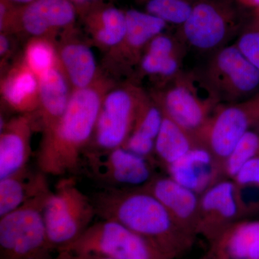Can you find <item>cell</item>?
Wrapping results in <instances>:
<instances>
[{"label":"cell","instance_id":"cell-1","mask_svg":"<svg viewBox=\"0 0 259 259\" xmlns=\"http://www.w3.org/2000/svg\"><path fill=\"white\" fill-rule=\"evenodd\" d=\"M116 83L103 71L88 88L72 92L57 125L42 135L36 154L37 169L54 177L72 176L79 171L93 140L104 97Z\"/></svg>","mask_w":259,"mask_h":259},{"label":"cell","instance_id":"cell-2","mask_svg":"<svg viewBox=\"0 0 259 259\" xmlns=\"http://www.w3.org/2000/svg\"><path fill=\"white\" fill-rule=\"evenodd\" d=\"M90 197L97 217L120 223L171 259L193 243L194 236L181 228L163 204L144 189L103 187Z\"/></svg>","mask_w":259,"mask_h":259},{"label":"cell","instance_id":"cell-3","mask_svg":"<svg viewBox=\"0 0 259 259\" xmlns=\"http://www.w3.org/2000/svg\"><path fill=\"white\" fill-rule=\"evenodd\" d=\"M245 11L236 0H197L176 34L187 49L209 56L236 38L248 18Z\"/></svg>","mask_w":259,"mask_h":259},{"label":"cell","instance_id":"cell-4","mask_svg":"<svg viewBox=\"0 0 259 259\" xmlns=\"http://www.w3.org/2000/svg\"><path fill=\"white\" fill-rule=\"evenodd\" d=\"M51 189L0 218V259H54L44 208Z\"/></svg>","mask_w":259,"mask_h":259},{"label":"cell","instance_id":"cell-5","mask_svg":"<svg viewBox=\"0 0 259 259\" xmlns=\"http://www.w3.org/2000/svg\"><path fill=\"white\" fill-rule=\"evenodd\" d=\"M96 216L91 197L80 190L74 177L59 180L44 208L48 237L56 253L79 238Z\"/></svg>","mask_w":259,"mask_h":259},{"label":"cell","instance_id":"cell-6","mask_svg":"<svg viewBox=\"0 0 259 259\" xmlns=\"http://www.w3.org/2000/svg\"><path fill=\"white\" fill-rule=\"evenodd\" d=\"M196 71L218 104L247 101L259 92L258 70L234 44L213 53Z\"/></svg>","mask_w":259,"mask_h":259},{"label":"cell","instance_id":"cell-7","mask_svg":"<svg viewBox=\"0 0 259 259\" xmlns=\"http://www.w3.org/2000/svg\"><path fill=\"white\" fill-rule=\"evenodd\" d=\"M148 93L139 83H117L104 97L88 151L104 152L122 147L134 130L136 116Z\"/></svg>","mask_w":259,"mask_h":259},{"label":"cell","instance_id":"cell-8","mask_svg":"<svg viewBox=\"0 0 259 259\" xmlns=\"http://www.w3.org/2000/svg\"><path fill=\"white\" fill-rule=\"evenodd\" d=\"M149 93L163 115L194 136L219 105L196 71L184 70L170 82L153 88Z\"/></svg>","mask_w":259,"mask_h":259},{"label":"cell","instance_id":"cell-9","mask_svg":"<svg viewBox=\"0 0 259 259\" xmlns=\"http://www.w3.org/2000/svg\"><path fill=\"white\" fill-rule=\"evenodd\" d=\"M60 251L76 256L98 255L111 259H171L137 233L108 220L93 223L76 241L58 252Z\"/></svg>","mask_w":259,"mask_h":259},{"label":"cell","instance_id":"cell-10","mask_svg":"<svg viewBox=\"0 0 259 259\" xmlns=\"http://www.w3.org/2000/svg\"><path fill=\"white\" fill-rule=\"evenodd\" d=\"M83 163L90 176L104 187L140 188L156 175L152 161L123 147L104 152L87 151Z\"/></svg>","mask_w":259,"mask_h":259},{"label":"cell","instance_id":"cell-11","mask_svg":"<svg viewBox=\"0 0 259 259\" xmlns=\"http://www.w3.org/2000/svg\"><path fill=\"white\" fill-rule=\"evenodd\" d=\"M258 121L247 101L219 104L194 136L224 164L243 135Z\"/></svg>","mask_w":259,"mask_h":259},{"label":"cell","instance_id":"cell-12","mask_svg":"<svg viewBox=\"0 0 259 259\" xmlns=\"http://www.w3.org/2000/svg\"><path fill=\"white\" fill-rule=\"evenodd\" d=\"M126 32L118 47L105 55V73L112 76H131L135 71L143 53L151 40L166 32L168 24L141 10H125Z\"/></svg>","mask_w":259,"mask_h":259},{"label":"cell","instance_id":"cell-13","mask_svg":"<svg viewBox=\"0 0 259 259\" xmlns=\"http://www.w3.org/2000/svg\"><path fill=\"white\" fill-rule=\"evenodd\" d=\"M78 17L69 0H35L18 7L8 33L28 39L44 37L56 42L64 32L76 28Z\"/></svg>","mask_w":259,"mask_h":259},{"label":"cell","instance_id":"cell-14","mask_svg":"<svg viewBox=\"0 0 259 259\" xmlns=\"http://www.w3.org/2000/svg\"><path fill=\"white\" fill-rule=\"evenodd\" d=\"M245 219L236 184L222 179L199 195L196 234L214 241L232 225Z\"/></svg>","mask_w":259,"mask_h":259},{"label":"cell","instance_id":"cell-15","mask_svg":"<svg viewBox=\"0 0 259 259\" xmlns=\"http://www.w3.org/2000/svg\"><path fill=\"white\" fill-rule=\"evenodd\" d=\"M187 47L176 33L162 32L151 40L143 53L134 77H147L153 88H159L170 82L183 69Z\"/></svg>","mask_w":259,"mask_h":259},{"label":"cell","instance_id":"cell-16","mask_svg":"<svg viewBox=\"0 0 259 259\" xmlns=\"http://www.w3.org/2000/svg\"><path fill=\"white\" fill-rule=\"evenodd\" d=\"M37 128L40 131L35 113L19 114L8 120L1 117L0 179L28 166L32 136Z\"/></svg>","mask_w":259,"mask_h":259},{"label":"cell","instance_id":"cell-17","mask_svg":"<svg viewBox=\"0 0 259 259\" xmlns=\"http://www.w3.org/2000/svg\"><path fill=\"white\" fill-rule=\"evenodd\" d=\"M56 42L58 59L73 91L88 88L101 76L90 42L78 35L76 28L64 32Z\"/></svg>","mask_w":259,"mask_h":259},{"label":"cell","instance_id":"cell-18","mask_svg":"<svg viewBox=\"0 0 259 259\" xmlns=\"http://www.w3.org/2000/svg\"><path fill=\"white\" fill-rule=\"evenodd\" d=\"M165 169L168 177L199 195L226 177L223 163L200 144Z\"/></svg>","mask_w":259,"mask_h":259},{"label":"cell","instance_id":"cell-19","mask_svg":"<svg viewBox=\"0 0 259 259\" xmlns=\"http://www.w3.org/2000/svg\"><path fill=\"white\" fill-rule=\"evenodd\" d=\"M166 208L174 221L187 233L195 236L199 195L168 177L156 175L144 187Z\"/></svg>","mask_w":259,"mask_h":259},{"label":"cell","instance_id":"cell-20","mask_svg":"<svg viewBox=\"0 0 259 259\" xmlns=\"http://www.w3.org/2000/svg\"><path fill=\"white\" fill-rule=\"evenodd\" d=\"M39 106L37 112L39 129L42 135L50 132L66 111L72 89L60 64L39 78Z\"/></svg>","mask_w":259,"mask_h":259},{"label":"cell","instance_id":"cell-21","mask_svg":"<svg viewBox=\"0 0 259 259\" xmlns=\"http://www.w3.org/2000/svg\"><path fill=\"white\" fill-rule=\"evenodd\" d=\"M1 96L5 105L19 114L35 113L39 106L40 82L23 57L1 79Z\"/></svg>","mask_w":259,"mask_h":259},{"label":"cell","instance_id":"cell-22","mask_svg":"<svg viewBox=\"0 0 259 259\" xmlns=\"http://www.w3.org/2000/svg\"><path fill=\"white\" fill-rule=\"evenodd\" d=\"M80 19L90 41L105 54L118 47L125 37V10L112 3L97 7Z\"/></svg>","mask_w":259,"mask_h":259},{"label":"cell","instance_id":"cell-23","mask_svg":"<svg viewBox=\"0 0 259 259\" xmlns=\"http://www.w3.org/2000/svg\"><path fill=\"white\" fill-rule=\"evenodd\" d=\"M212 243V259H259V220H240Z\"/></svg>","mask_w":259,"mask_h":259},{"label":"cell","instance_id":"cell-24","mask_svg":"<svg viewBox=\"0 0 259 259\" xmlns=\"http://www.w3.org/2000/svg\"><path fill=\"white\" fill-rule=\"evenodd\" d=\"M47 175L28 166L0 179V218L50 188Z\"/></svg>","mask_w":259,"mask_h":259},{"label":"cell","instance_id":"cell-25","mask_svg":"<svg viewBox=\"0 0 259 259\" xmlns=\"http://www.w3.org/2000/svg\"><path fill=\"white\" fill-rule=\"evenodd\" d=\"M197 144L193 134L163 115L155 142V158L166 168Z\"/></svg>","mask_w":259,"mask_h":259},{"label":"cell","instance_id":"cell-26","mask_svg":"<svg viewBox=\"0 0 259 259\" xmlns=\"http://www.w3.org/2000/svg\"><path fill=\"white\" fill-rule=\"evenodd\" d=\"M236 184L238 198L245 218L259 213V157L242 167L232 179Z\"/></svg>","mask_w":259,"mask_h":259},{"label":"cell","instance_id":"cell-27","mask_svg":"<svg viewBox=\"0 0 259 259\" xmlns=\"http://www.w3.org/2000/svg\"><path fill=\"white\" fill-rule=\"evenodd\" d=\"M197 0H136L141 10L177 28L189 18Z\"/></svg>","mask_w":259,"mask_h":259},{"label":"cell","instance_id":"cell-28","mask_svg":"<svg viewBox=\"0 0 259 259\" xmlns=\"http://www.w3.org/2000/svg\"><path fill=\"white\" fill-rule=\"evenodd\" d=\"M23 59L39 79L59 64L56 42L44 37L29 39Z\"/></svg>","mask_w":259,"mask_h":259},{"label":"cell","instance_id":"cell-29","mask_svg":"<svg viewBox=\"0 0 259 259\" xmlns=\"http://www.w3.org/2000/svg\"><path fill=\"white\" fill-rule=\"evenodd\" d=\"M257 157H259V131L251 128L243 135L225 161V177L234 178L242 167Z\"/></svg>","mask_w":259,"mask_h":259},{"label":"cell","instance_id":"cell-30","mask_svg":"<svg viewBox=\"0 0 259 259\" xmlns=\"http://www.w3.org/2000/svg\"><path fill=\"white\" fill-rule=\"evenodd\" d=\"M163 119L161 108L148 93L140 107L132 133L156 141Z\"/></svg>","mask_w":259,"mask_h":259},{"label":"cell","instance_id":"cell-31","mask_svg":"<svg viewBox=\"0 0 259 259\" xmlns=\"http://www.w3.org/2000/svg\"><path fill=\"white\" fill-rule=\"evenodd\" d=\"M233 44L259 71V11L248 17Z\"/></svg>","mask_w":259,"mask_h":259},{"label":"cell","instance_id":"cell-32","mask_svg":"<svg viewBox=\"0 0 259 259\" xmlns=\"http://www.w3.org/2000/svg\"><path fill=\"white\" fill-rule=\"evenodd\" d=\"M155 140L132 133L122 147L153 162L155 158Z\"/></svg>","mask_w":259,"mask_h":259},{"label":"cell","instance_id":"cell-33","mask_svg":"<svg viewBox=\"0 0 259 259\" xmlns=\"http://www.w3.org/2000/svg\"><path fill=\"white\" fill-rule=\"evenodd\" d=\"M18 7L8 0H0V32H10Z\"/></svg>","mask_w":259,"mask_h":259},{"label":"cell","instance_id":"cell-34","mask_svg":"<svg viewBox=\"0 0 259 259\" xmlns=\"http://www.w3.org/2000/svg\"><path fill=\"white\" fill-rule=\"evenodd\" d=\"M15 35L7 32H0V57L1 68L4 67L7 61L13 54L14 49Z\"/></svg>","mask_w":259,"mask_h":259},{"label":"cell","instance_id":"cell-35","mask_svg":"<svg viewBox=\"0 0 259 259\" xmlns=\"http://www.w3.org/2000/svg\"><path fill=\"white\" fill-rule=\"evenodd\" d=\"M69 1L74 5L79 18H82L83 15L100 5L111 3V0H69Z\"/></svg>","mask_w":259,"mask_h":259},{"label":"cell","instance_id":"cell-36","mask_svg":"<svg viewBox=\"0 0 259 259\" xmlns=\"http://www.w3.org/2000/svg\"><path fill=\"white\" fill-rule=\"evenodd\" d=\"M245 9L252 10V11H259V0H236Z\"/></svg>","mask_w":259,"mask_h":259},{"label":"cell","instance_id":"cell-37","mask_svg":"<svg viewBox=\"0 0 259 259\" xmlns=\"http://www.w3.org/2000/svg\"><path fill=\"white\" fill-rule=\"evenodd\" d=\"M247 102L249 104L250 107H251L252 110H253V112H254L255 116H256L257 118L259 120V100L253 97L249 99V100H247Z\"/></svg>","mask_w":259,"mask_h":259},{"label":"cell","instance_id":"cell-38","mask_svg":"<svg viewBox=\"0 0 259 259\" xmlns=\"http://www.w3.org/2000/svg\"><path fill=\"white\" fill-rule=\"evenodd\" d=\"M54 259H79L75 255L67 253V252L60 251L56 253L55 258Z\"/></svg>","mask_w":259,"mask_h":259},{"label":"cell","instance_id":"cell-39","mask_svg":"<svg viewBox=\"0 0 259 259\" xmlns=\"http://www.w3.org/2000/svg\"><path fill=\"white\" fill-rule=\"evenodd\" d=\"M8 1L17 5V6L21 7L24 6V5L30 4V3L35 1V0H8Z\"/></svg>","mask_w":259,"mask_h":259},{"label":"cell","instance_id":"cell-40","mask_svg":"<svg viewBox=\"0 0 259 259\" xmlns=\"http://www.w3.org/2000/svg\"><path fill=\"white\" fill-rule=\"evenodd\" d=\"M75 256L79 259H111L106 258V257L98 256V255H84V256H76V255H75Z\"/></svg>","mask_w":259,"mask_h":259},{"label":"cell","instance_id":"cell-41","mask_svg":"<svg viewBox=\"0 0 259 259\" xmlns=\"http://www.w3.org/2000/svg\"><path fill=\"white\" fill-rule=\"evenodd\" d=\"M253 97H255V98L258 99V100H259V92L258 93L256 94V95H254V96Z\"/></svg>","mask_w":259,"mask_h":259},{"label":"cell","instance_id":"cell-42","mask_svg":"<svg viewBox=\"0 0 259 259\" xmlns=\"http://www.w3.org/2000/svg\"><path fill=\"white\" fill-rule=\"evenodd\" d=\"M255 126H257V127H258V131H259V122H257L256 124H255Z\"/></svg>","mask_w":259,"mask_h":259}]
</instances>
